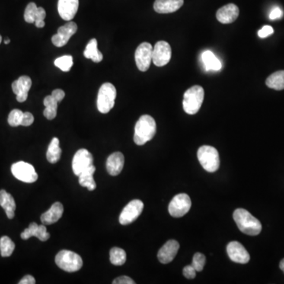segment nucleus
I'll use <instances>...</instances> for the list:
<instances>
[{
	"label": "nucleus",
	"instance_id": "nucleus-1",
	"mask_svg": "<svg viewBox=\"0 0 284 284\" xmlns=\"http://www.w3.org/2000/svg\"><path fill=\"white\" fill-rule=\"evenodd\" d=\"M234 221L238 229L247 235L256 236L260 234L262 230L260 221L255 218L248 211L243 208L236 209L233 214Z\"/></svg>",
	"mask_w": 284,
	"mask_h": 284
},
{
	"label": "nucleus",
	"instance_id": "nucleus-2",
	"mask_svg": "<svg viewBox=\"0 0 284 284\" xmlns=\"http://www.w3.org/2000/svg\"><path fill=\"white\" fill-rule=\"evenodd\" d=\"M157 133V123L155 119L148 115L141 116L135 128L134 141L138 145H143L151 141Z\"/></svg>",
	"mask_w": 284,
	"mask_h": 284
},
{
	"label": "nucleus",
	"instance_id": "nucleus-3",
	"mask_svg": "<svg viewBox=\"0 0 284 284\" xmlns=\"http://www.w3.org/2000/svg\"><path fill=\"white\" fill-rule=\"evenodd\" d=\"M205 97L204 89L200 85H194L188 89L183 97V106L186 113L195 115L202 107Z\"/></svg>",
	"mask_w": 284,
	"mask_h": 284
},
{
	"label": "nucleus",
	"instance_id": "nucleus-4",
	"mask_svg": "<svg viewBox=\"0 0 284 284\" xmlns=\"http://www.w3.org/2000/svg\"><path fill=\"white\" fill-rule=\"evenodd\" d=\"M198 158L202 166L208 172L213 173L220 167V156L216 148L209 145H203L198 151Z\"/></svg>",
	"mask_w": 284,
	"mask_h": 284
},
{
	"label": "nucleus",
	"instance_id": "nucleus-5",
	"mask_svg": "<svg viewBox=\"0 0 284 284\" xmlns=\"http://www.w3.org/2000/svg\"><path fill=\"white\" fill-rule=\"evenodd\" d=\"M116 87L109 82L104 83L100 86L97 96V108L102 114H107L113 108L116 100Z\"/></svg>",
	"mask_w": 284,
	"mask_h": 284
},
{
	"label": "nucleus",
	"instance_id": "nucleus-6",
	"mask_svg": "<svg viewBox=\"0 0 284 284\" xmlns=\"http://www.w3.org/2000/svg\"><path fill=\"white\" fill-rule=\"evenodd\" d=\"M55 263L65 272H75L82 267L83 260L78 253L70 250H62L56 255Z\"/></svg>",
	"mask_w": 284,
	"mask_h": 284
},
{
	"label": "nucleus",
	"instance_id": "nucleus-7",
	"mask_svg": "<svg viewBox=\"0 0 284 284\" xmlns=\"http://www.w3.org/2000/svg\"><path fill=\"white\" fill-rule=\"evenodd\" d=\"M13 176L20 181L33 183L37 180L38 174L33 165L24 161H19L11 166Z\"/></svg>",
	"mask_w": 284,
	"mask_h": 284
},
{
	"label": "nucleus",
	"instance_id": "nucleus-8",
	"mask_svg": "<svg viewBox=\"0 0 284 284\" xmlns=\"http://www.w3.org/2000/svg\"><path fill=\"white\" fill-rule=\"evenodd\" d=\"M191 200L186 193H179L169 204V213L174 218L186 215L191 208Z\"/></svg>",
	"mask_w": 284,
	"mask_h": 284
},
{
	"label": "nucleus",
	"instance_id": "nucleus-9",
	"mask_svg": "<svg viewBox=\"0 0 284 284\" xmlns=\"http://www.w3.org/2000/svg\"><path fill=\"white\" fill-rule=\"evenodd\" d=\"M144 204L141 201L133 200L126 205L119 215V223L122 225H128L135 222L143 211Z\"/></svg>",
	"mask_w": 284,
	"mask_h": 284
},
{
	"label": "nucleus",
	"instance_id": "nucleus-10",
	"mask_svg": "<svg viewBox=\"0 0 284 284\" xmlns=\"http://www.w3.org/2000/svg\"><path fill=\"white\" fill-rule=\"evenodd\" d=\"M152 50L154 47L147 42H144L138 47L135 52V62L139 71L142 72L148 71L152 61Z\"/></svg>",
	"mask_w": 284,
	"mask_h": 284
},
{
	"label": "nucleus",
	"instance_id": "nucleus-11",
	"mask_svg": "<svg viewBox=\"0 0 284 284\" xmlns=\"http://www.w3.org/2000/svg\"><path fill=\"white\" fill-rule=\"evenodd\" d=\"M93 165V157L91 152L85 148H81L73 158L72 168L74 174L79 176L84 170Z\"/></svg>",
	"mask_w": 284,
	"mask_h": 284
},
{
	"label": "nucleus",
	"instance_id": "nucleus-12",
	"mask_svg": "<svg viewBox=\"0 0 284 284\" xmlns=\"http://www.w3.org/2000/svg\"><path fill=\"white\" fill-rule=\"evenodd\" d=\"M171 48L167 42L161 40L156 43L152 50V62L157 67H164L170 62Z\"/></svg>",
	"mask_w": 284,
	"mask_h": 284
},
{
	"label": "nucleus",
	"instance_id": "nucleus-13",
	"mask_svg": "<svg viewBox=\"0 0 284 284\" xmlns=\"http://www.w3.org/2000/svg\"><path fill=\"white\" fill-rule=\"evenodd\" d=\"M77 30H78L77 24L74 21H69V23L59 28L58 33L52 36V43L55 46L59 47V48L65 46L69 41L71 36L75 34Z\"/></svg>",
	"mask_w": 284,
	"mask_h": 284
},
{
	"label": "nucleus",
	"instance_id": "nucleus-14",
	"mask_svg": "<svg viewBox=\"0 0 284 284\" xmlns=\"http://www.w3.org/2000/svg\"><path fill=\"white\" fill-rule=\"evenodd\" d=\"M227 252L229 258L233 262L238 264H247L250 260L248 251L238 242H231L227 246Z\"/></svg>",
	"mask_w": 284,
	"mask_h": 284
},
{
	"label": "nucleus",
	"instance_id": "nucleus-15",
	"mask_svg": "<svg viewBox=\"0 0 284 284\" xmlns=\"http://www.w3.org/2000/svg\"><path fill=\"white\" fill-rule=\"evenodd\" d=\"M32 86V80L28 76H21L12 83V90L17 101L23 103L28 98V93Z\"/></svg>",
	"mask_w": 284,
	"mask_h": 284
},
{
	"label": "nucleus",
	"instance_id": "nucleus-16",
	"mask_svg": "<svg viewBox=\"0 0 284 284\" xmlns=\"http://www.w3.org/2000/svg\"><path fill=\"white\" fill-rule=\"evenodd\" d=\"M79 0H59L58 11L65 21H71L78 12Z\"/></svg>",
	"mask_w": 284,
	"mask_h": 284
},
{
	"label": "nucleus",
	"instance_id": "nucleus-17",
	"mask_svg": "<svg viewBox=\"0 0 284 284\" xmlns=\"http://www.w3.org/2000/svg\"><path fill=\"white\" fill-rule=\"evenodd\" d=\"M179 250V243L176 240H169L159 250L157 257L160 263H170L174 260Z\"/></svg>",
	"mask_w": 284,
	"mask_h": 284
},
{
	"label": "nucleus",
	"instance_id": "nucleus-18",
	"mask_svg": "<svg viewBox=\"0 0 284 284\" xmlns=\"http://www.w3.org/2000/svg\"><path fill=\"white\" fill-rule=\"evenodd\" d=\"M239 9L235 4H230L220 8L216 12V18L223 24H230L238 18Z\"/></svg>",
	"mask_w": 284,
	"mask_h": 284
},
{
	"label": "nucleus",
	"instance_id": "nucleus-19",
	"mask_svg": "<svg viewBox=\"0 0 284 284\" xmlns=\"http://www.w3.org/2000/svg\"><path fill=\"white\" fill-rule=\"evenodd\" d=\"M35 236L38 239L42 242L47 241L50 238V234L47 231L45 224L37 225L36 223H31L28 228L24 230L21 234V238L23 240H27Z\"/></svg>",
	"mask_w": 284,
	"mask_h": 284
},
{
	"label": "nucleus",
	"instance_id": "nucleus-20",
	"mask_svg": "<svg viewBox=\"0 0 284 284\" xmlns=\"http://www.w3.org/2000/svg\"><path fill=\"white\" fill-rule=\"evenodd\" d=\"M184 0H156L154 10L159 14H170L181 8Z\"/></svg>",
	"mask_w": 284,
	"mask_h": 284
},
{
	"label": "nucleus",
	"instance_id": "nucleus-21",
	"mask_svg": "<svg viewBox=\"0 0 284 284\" xmlns=\"http://www.w3.org/2000/svg\"><path fill=\"white\" fill-rule=\"evenodd\" d=\"M125 159L124 156L122 152L116 151L112 155L109 156L107 160V172L112 176H116L122 172L123 166H124Z\"/></svg>",
	"mask_w": 284,
	"mask_h": 284
},
{
	"label": "nucleus",
	"instance_id": "nucleus-22",
	"mask_svg": "<svg viewBox=\"0 0 284 284\" xmlns=\"http://www.w3.org/2000/svg\"><path fill=\"white\" fill-rule=\"evenodd\" d=\"M63 214V205L60 202H55L49 210L42 214L40 221L45 225H51L59 221Z\"/></svg>",
	"mask_w": 284,
	"mask_h": 284
},
{
	"label": "nucleus",
	"instance_id": "nucleus-23",
	"mask_svg": "<svg viewBox=\"0 0 284 284\" xmlns=\"http://www.w3.org/2000/svg\"><path fill=\"white\" fill-rule=\"evenodd\" d=\"M0 205L5 210L9 219H13L16 209V204L12 195L4 189L0 190Z\"/></svg>",
	"mask_w": 284,
	"mask_h": 284
},
{
	"label": "nucleus",
	"instance_id": "nucleus-24",
	"mask_svg": "<svg viewBox=\"0 0 284 284\" xmlns=\"http://www.w3.org/2000/svg\"><path fill=\"white\" fill-rule=\"evenodd\" d=\"M202 61L207 71H218L222 69V63L211 51H205L202 54Z\"/></svg>",
	"mask_w": 284,
	"mask_h": 284
},
{
	"label": "nucleus",
	"instance_id": "nucleus-25",
	"mask_svg": "<svg viewBox=\"0 0 284 284\" xmlns=\"http://www.w3.org/2000/svg\"><path fill=\"white\" fill-rule=\"evenodd\" d=\"M95 171H96V167L94 165H92L78 176L79 184L83 187H86L90 191H93L97 188V184L93 179V174Z\"/></svg>",
	"mask_w": 284,
	"mask_h": 284
},
{
	"label": "nucleus",
	"instance_id": "nucleus-26",
	"mask_svg": "<svg viewBox=\"0 0 284 284\" xmlns=\"http://www.w3.org/2000/svg\"><path fill=\"white\" fill-rule=\"evenodd\" d=\"M84 56L86 59H92L94 62H100L103 60V55L97 48V39L93 38L89 42L84 51Z\"/></svg>",
	"mask_w": 284,
	"mask_h": 284
},
{
	"label": "nucleus",
	"instance_id": "nucleus-27",
	"mask_svg": "<svg viewBox=\"0 0 284 284\" xmlns=\"http://www.w3.org/2000/svg\"><path fill=\"white\" fill-rule=\"evenodd\" d=\"M61 154H62V149L59 147V138H52L47 151V160L51 164H55L60 160Z\"/></svg>",
	"mask_w": 284,
	"mask_h": 284
},
{
	"label": "nucleus",
	"instance_id": "nucleus-28",
	"mask_svg": "<svg viewBox=\"0 0 284 284\" xmlns=\"http://www.w3.org/2000/svg\"><path fill=\"white\" fill-rule=\"evenodd\" d=\"M43 105L45 106V111H43V116L49 119L52 120L56 117L57 107H58V101L51 96H47L43 100Z\"/></svg>",
	"mask_w": 284,
	"mask_h": 284
},
{
	"label": "nucleus",
	"instance_id": "nucleus-29",
	"mask_svg": "<svg viewBox=\"0 0 284 284\" xmlns=\"http://www.w3.org/2000/svg\"><path fill=\"white\" fill-rule=\"evenodd\" d=\"M266 84L273 90H284V71H276L269 76L266 80Z\"/></svg>",
	"mask_w": 284,
	"mask_h": 284
},
{
	"label": "nucleus",
	"instance_id": "nucleus-30",
	"mask_svg": "<svg viewBox=\"0 0 284 284\" xmlns=\"http://www.w3.org/2000/svg\"><path fill=\"white\" fill-rule=\"evenodd\" d=\"M15 249L14 242L8 236H3L0 238V253L3 257H10Z\"/></svg>",
	"mask_w": 284,
	"mask_h": 284
},
{
	"label": "nucleus",
	"instance_id": "nucleus-31",
	"mask_svg": "<svg viewBox=\"0 0 284 284\" xmlns=\"http://www.w3.org/2000/svg\"><path fill=\"white\" fill-rule=\"evenodd\" d=\"M110 260L112 265L116 266L124 265L126 260V252L119 247H114L110 250Z\"/></svg>",
	"mask_w": 284,
	"mask_h": 284
},
{
	"label": "nucleus",
	"instance_id": "nucleus-32",
	"mask_svg": "<svg viewBox=\"0 0 284 284\" xmlns=\"http://www.w3.org/2000/svg\"><path fill=\"white\" fill-rule=\"evenodd\" d=\"M73 65H74V60L71 55H63V56L59 57L55 60V67L64 72L69 71Z\"/></svg>",
	"mask_w": 284,
	"mask_h": 284
},
{
	"label": "nucleus",
	"instance_id": "nucleus-33",
	"mask_svg": "<svg viewBox=\"0 0 284 284\" xmlns=\"http://www.w3.org/2000/svg\"><path fill=\"white\" fill-rule=\"evenodd\" d=\"M23 114H24V112H21L19 109H14V110L11 111L8 116L9 125L13 126V127L21 126Z\"/></svg>",
	"mask_w": 284,
	"mask_h": 284
},
{
	"label": "nucleus",
	"instance_id": "nucleus-34",
	"mask_svg": "<svg viewBox=\"0 0 284 284\" xmlns=\"http://www.w3.org/2000/svg\"><path fill=\"white\" fill-rule=\"evenodd\" d=\"M37 6L35 3H30L26 7L25 11V21L28 23H34L36 20V13H37Z\"/></svg>",
	"mask_w": 284,
	"mask_h": 284
},
{
	"label": "nucleus",
	"instance_id": "nucleus-35",
	"mask_svg": "<svg viewBox=\"0 0 284 284\" xmlns=\"http://www.w3.org/2000/svg\"><path fill=\"white\" fill-rule=\"evenodd\" d=\"M205 262H206V258L205 255L201 253H196L193 256L192 265L196 269V272H202L205 267Z\"/></svg>",
	"mask_w": 284,
	"mask_h": 284
},
{
	"label": "nucleus",
	"instance_id": "nucleus-36",
	"mask_svg": "<svg viewBox=\"0 0 284 284\" xmlns=\"http://www.w3.org/2000/svg\"><path fill=\"white\" fill-rule=\"evenodd\" d=\"M46 17V11L43 7H38L36 13V20L34 24L37 28H43L45 26V18Z\"/></svg>",
	"mask_w": 284,
	"mask_h": 284
},
{
	"label": "nucleus",
	"instance_id": "nucleus-37",
	"mask_svg": "<svg viewBox=\"0 0 284 284\" xmlns=\"http://www.w3.org/2000/svg\"><path fill=\"white\" fill-rule=\"evenodd\" d=\"M196 269L193 268V265H187L186 267L183 269V276L186 278V279H194L196 277Z\"/></svg>",
	"mask_w": 284,
	"mask_h": 284
},
{
	"label": "nucleus",
	"instance_id": "nucleus-38",
	"mask_svg": "<svg viewBox=\"0 0 284 284\" xmlns=\"http://www.w3.org/2000/svg\"><path fill=\"white\" fill-rule=\"evenodd\" d=\"M33 122H34V117H33V114L30 112H24L21 126H30L33 124Z\"/></svg>",
	"mask_w": 284,
	"mask_h": 284
},
{
	"label": "nucleus",
	"instance_id": "nucleus-39",
	"mask_svg": "<svg viewBox=\"0 0 284 284\" xmlns=\"http://www.w3.org/2000/svg\"><path fill=\"white\" fill-rule=\"evenodd\" d=\"M274 33L273 28L270 26H263L261 30L258 32V36L260 38H265L267 36H270L272 33Z\"/></svg>",
	"mask_w": 284,
	"mask_h": 284
},
{
	"label": "nucleus",
	"instance_id": "nucleus-40",
	"mask_svg": "<svg viewBox=\"0 0 284 284\" xmlns=\"http://www.w3.org/2000/svg\"><path fill=\"white\" fill-rule=\"evenodd\" d=\"M114 284H135V281L133 280L131 278L128 277V276H120V277L116 278L115 280L113 281Z\"/></svg>",
	"mask_w": 284,
	"mask_h": 284
},
{
	"label": "nucleus",
	"instance_id": "nucleus-41",
	"mask_svg": "<svg viewBox=\"0 0 284 284\" xmlns=\"http://www.w3.org/2000/svg\"><path fill=\"white\" fill-rule=\"evenodd\" d=\"M282 14H283V13H282V10H281L279 7H276L272 9V11H271L270 14H269V18H270L271 20H276V19L281 18Z\"/></svg>",
	"mask_w": 284,
	"mask_h": 284
},
{
	"label": "nucleus",
	"instance_id": "nucleus-42",
	"mask_svg": "<svg viewBox=\"0 0 284 284\" xmlns=\"http://www.w3.org/2000/svg\"><path fill=\"white\" fill-rule=\"evenodd\" d=\"M52 96L57 101L60 102L65 97V93L62 90H55L52 91Z\"/></svg>",
	"mask_w": 284,
	"mask_h": 284
},
{
	"label": "nucleus",
	"instance_id": "nucleus-43",
	"mask_svg": "<svg viewBox=\"0 0 284 284\" xmlns=\"http://www.w3.org/2000/svg\"><path fill=\"white\" fill-rule=\"evenodd\" d=\"M19 284H34L36 283V280H35L33 276H30V275H27V276L23 277L21 279V281L18 282Z\"/></svg>",
	"mask_w": 284,
	"mask_h": 284
},
{
	"label": "nucleus",
	"instance_id": "nucleus-44",
	"mask_svg": "<svg viewBox=\"0 0 284 284\" xmlns=\"http://www.w3.org/2000/svg\"><path fill=\"white\" fill-rule=\"evenodd\" d=\"M279 268H280L281 270L284 272V258L281 260L280 263H279Z\"/></svg>",
	"mask_w": 284,
	"mask_h": 284
},
{
	"label": "nucleus",
	"instance_id": "nucleus-45",
	"mask_svg": "<svg viewBox=\"0 0 284 284\" xmlns=\"http://www.w3.org/2000/svg\"><path fill=\"white\" fill-rule=\"evenodd\" d=\"M10 42H11V40L8 39V38H7V39L4 40V43H5V45H8V43H10Z\"/></svg>",
	"mask_w": 284,
	"mask_h": 284
},
{
	"label": "nucleus",
	"instance_id": "nucleus-46",
	"mask_svg": "<svg viewBox=\"0 0 284 284\" xmlns=\"http://www.w3.org/2000/svg\"><path fill=\"white\" fill-rule=\"evenodd\" d=\"M2 36H1V35H0V43H1V42H2Z\"/></svg>",
	"mask_w": 284,
	"mask_h": 284
}]
</instances>
